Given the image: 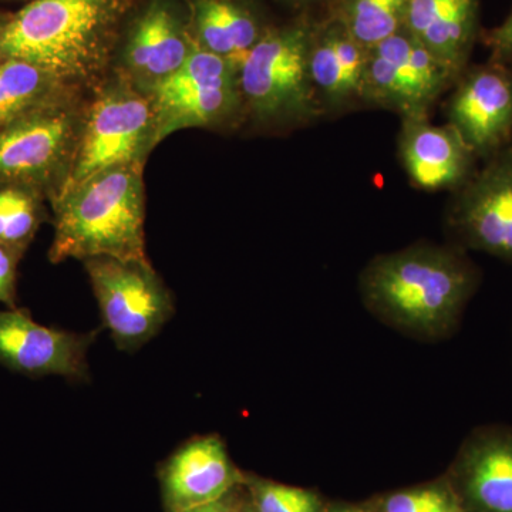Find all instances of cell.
Returning a JSON list of instances; mask_svg holds the SVG:
<instances>
[{"label":"cell","instance_id":"cb8c5ba5","mask_svg":"<svg viewBox=\"0 0 512 512\" xmlns=\"http://www.w3.org/2000/svg\"><path fill=\"white\" fill-rule=\"evenodd\" d=\"M244 488L255 512H323L325 503L315 491L245 474Z\"/></svg>","mask_w":512,"mask_h":512},{"label":"cell","instance_id":"ac0fdd59","mask_svg":"<svg viewBox=\"0 0 512 512\" xmlns=\"http://www.w3.org/2000/svg\"><path fill=\"white\" fill-rule=\"evenodd\" d=\"M480 0H407L404 29L457 77L468 67Z\"/></svg>","mask_w":512,"mask_h":512},{"label":"cell","instance_id":"d6986e66","mask_svg":"<svg viewBox=\"0 0 512 512\" xmlns=\"http://www.w3.org/2000/svg\"><path fill=\"white\" fill-rule=\"evenodd\" d=\"M195 45L241 64L265 36V25L251 0H188Z\"/></svg>","mask_w":512,"mask_h":512},{"label":"cell","instance_id":"484cf974","mask_svg":"<svg viewBox=\"0 0 512 512\" xmlns=\"http://www.w3.org/2000/svg\"><path fill=\"white\" fill-rule=\"evenodd\" d=\"M485 45L491 50L490 60L512 66V10L500 26L485 35Z\"/></svg>","mask_w":512,"mask_h":512},{"label":"cell","instance_id":"5bb4252c","mask_svg":"<svg viewBox=\"0 0 512 512\" xmlns=\"http://www.w3.org/2000/svg\"><path fill=\"white\" fill-rule=\"evenodd\" d=\"M167 512L214 503L244 485L245 474L232 463L217 434L194 437L167 458L158 473Z\"/></svg>","mask_w":512,"mask_h":512},{"label":"cell","instance_id":"52a82bcc","mask_svg":"<svg viewBox=\"0 0 512 512\" xmlns=\"http://www.w3.org/2000/svg\"><path fill=\"white\" fill-rule=\"evenodd\" d=\"M144 92L156 111L157 146L175 131L225 126L244 114L238 64L200 47Z\"/></svg>","mask_w":512,"mask_h":512},{"label":"cell","instance_id":"5b68a950","mask_svg":"<svg viewBox=\"0 0 512 512\" xmlns=\"http://www.w3.org/2000/svg\"><path fill=\"white\" fill-rule=\"evenodd\" d=\"M156 137V111L150 96L111 72L87 101L72 171L62 192L107 168L146 163L157 147Z\"/></svg>","mask_w":512,"mask_h":512},{"label":"cell","instance_id":"4fadbf2b","mask_svg":"<svg viewBox=\"0 0 512 512\" xmlns=\"http://www.w3.org/2000/svg\"><path fill=\"white\" fill-rule=\"evenodd\" d=\"M97 332L73 333L46 328L25 309L0 311V363L28 377H89L87 350Z\"/></svg>","mask_w":512,"mask_h":512},{"label":"cell","instance_id":"e0dca14e","mask_svg":"<svg viewBox=\"0 0 512 512\" xmlns=\"http://www.w3.org/2000/svg\"><path fill=\"white\" fill-rule=\"evenodd\" d=\"M369 50L333 18L313 26L309 74L325 113H342L363 103Z\"/></svg>","mask_w":512,"mask_h":512},{"label":"cell","instance_id":"7a4b0ae2","mask_svg":"<svg viewBox=\"0 0 512 512\" xmlns=\"http://www.w3.org/2000/svg\"><path fill=\"white\" fill-rule=\"evenodd\" d=\"M478 282L480 272L460 249L420 244L373 259L360 291L367 309L387 325L443 339L456 330Z\"/></svg>","mask_w":512,"mask_h":512},{"label":"cell","instance_id":"ba28073f","mask_svg":"<svg viewBox=\"0 0 512 512\" xmlns=\"http://www.w3.org/2000/svg\"><path fill=\"white\" fill-rule=\"evenodd\" d=\"M101 318L117 348L134 352L174 315L171 292L150 262L90 258L84 261Z\"/></svg>","mask_w":512,"mask_h":512},{"label":"cell","instance_id":"4316f807","mask_svg":"<svg viewBox=\"0 0 512 512\" xmlns=\"http://www.w3.org/2000/svg\"><path fill=\"white\" fill-rule=\"evenodd\" d=\"M244 488V485L241 487L235 488L234 491H231L228 495H225L221 500L214 501V503L201 505V507L191 508V510L183 511V512H237L239 504H241L242 495L241 490Z\"/></svg>","mask_w":512,"mask_h":512},{"label":"cell","instance_id":"6da1fadb","mask_svg":"<svg viewBox=\"0 0 512 512\" xmlns=\"http://www.w3.org/2000/svg\"><path fill=\"white\" fill-rule=\"evenodd\" d=\"M138 0H32L10 15L5 59L35 64L60 82L94 90L113 70Z\"/></svg>","mask_w":512,"mask_h":512},{"label":"cell","instance_id":"9a60e30c","mask_svg":"<svg viewBox=\"0 0 512 512\" xmlns=\"http://www.w3.org/2000/svg\"><path fill=\"white\" fill-rule=\"evenodd\" d=\"M448 480L466 512H512V427L474 430Z\"/></svg>","mask_w":512,"mask_h":512},{"label":"cell","instance_id":"2e32d148","mask_svg":"<svg viewBox=\"0 0 512 512\" xmlns=\"http://www.w3.org/2000/svg\"><path fill=\"white\" fill-rule=\"evenodd\" d=\"M400 160L421 190H458L476 171V154L450 124L434 126L429 116L403 117Z\"/></svg>","mask_w":512,"mask_h":512},{"label":"cell","instance_id":"9c48e42d","mask_svg":"<svg viewBox=\"0 0 512 512\" xmlns=\"http://www.w3.org/2000/svg\"><path fill=\"white\" fill-rule=\"evenodd\" d=\"M458 77L406 29L369 50L363 103L400 117L429 116Z\"/></svg>","mask_w":512,"mask_h":512},{"label":"cell","instance_id":"3957f363","mask_svg":"<svg viewBox=\"0 0 512 512\" xmlns=\"http://www.w3.org/2000/svg\"><path fill=\"white\" fill-rule=\"evenodd\" d=\"M144 164L107 168L67 188L50 202L55 238L52 264L90 258L148 261L146 254V188Z\"/></svg>","mask_w":512,"mask_h":512},{"label":"cell","instance_id":"f1b7e54d","mask_svg":"<svg viewBox=\"0 0 512 512\" xmlns=\"http://www.w3.org/2000/svg\"><path fill=\"white\" fill-rule=\"evenodd\" d=\"M10 19V13L0 12V62L5 60V55H3V37H5L6 26H8Z\"/></svg>","mask_w":512,"mask_h":512},{"label":"cell","instance_id":"44dd1931","mask_svg":"<svg viewBox=\"0 0 512 512\" xmlns=\"http://www.w3.org/2000/svg\"><path fill=\"white\" fill-rule=\"evenodd\" d=\"M47 198L22 184L0 185V245L26 254L43 222L49 220Z\"/></svg>","mask_w":512,"mask_h":512},{"label":"cell","instance_id":"30bf717a","mask_svg":"<svg viewBox=\"0 0 512 512\" xmlns=\"http://www.w3.org/2000/svg\"><path fill=\"white\" fill-rule=\"evenodd\" d=\"M195 49L188 0H138L111 72L147 90L177 72Z\"/></svg>","mask_w":512,"mask_h":512},{"label":"cell","instance_id":"8992f818","mask_svg":"<svg viewBox=\"0 0 512 512\" xmlns=\"http://www.w3.org/2000/svg\"><path fill=\"white\" fill-rule=\"evenodd\" d=\"M87 101L72 93L0 128V185L22 184L52 202L72 171Z\"/></svg>","mask_w":512,"mask_h":512},{"label":"cell","instance_id":"8fae6325","mask_svg":"<svg viewBox=\"0 0 512 512\" xmlns=\"http://www.w3.org/2000/svg\"><path fill=\"white\" fill-rule=\"evenodd\" d=\"M456 190L448 227L461 247L512 264V143Z\"/></svg>","mask_w":512,"mask_h":512},{"label":"cell","instance_id":"603a6c76","mask_svg":"<svg viewBox=\"0 0 512 512\" xmlns=\"http://www.w3.org/2000/svg\"><path fill=\"white\" fill-rule=\"evenodd\" d=\"M373 503L379 512H466L448 478L394 491Z\"/></svg>","mask_w":512,"mask_h":512},{"label":"cell","instance_id":"7c38bea8","mask_svg":"<svg viewBox=\"0 0 512 512\" xmlns=\"http://www.w3.org/2000/svg\"><path fill=\"white\" fill-rule=\"evenodd\" d=\"M512 66L490 60L467 67L447 103L448 123L477 158L512 143Z\"/></svg>","mask_w":512,"mask_h":512},{"label":"cell","instance_id":"83f0119b","mask_svg":"<svg viewBox=\"0 0 512 512\" xmlns=\"http://www.w3.org/2000/svg\"><path fill=\"white\" fill-rule=\"evenodd\" d=\"M323 512H379L375 503L326 505Z\"/></svg>","mask_w":512,"mask_h":512},{"label":"cell","instance_id":"ffe728a7","mask_svg":"<svg viewBox=\"0 0 512 512\" xmlns=\"http://www.w3.org/2000/svg\"><path fill=\"white\" fill-rule=\"evenodd\" d=\"M72 93H83L35 64L19 59L0 62V128L29 111Z\"/></svg>","mask_w":512,"mask_h":512},{"label":"cell","instance_id":"7402d4cb","mask_svg":"<svg viewBox=\"0 0 512 512\" xmlns=\"http://www.w3.org/2000/svg\"><path fill=\"white\" fill-rule=\"evenodd\" d=\"M407 0H338L332 18L370 50L404 28Z\"/></svg>","mask_w":512,"mask_h":512},{"label":"cell","instance_id":"d4e9b609","mask_svg":"<svg viewBox=\"0 0 512 512\" xmlns=\"http://www.w3.org/2000/svg\"><path fill=\"white\" fill-rule=\"evenodd\" d=\"M23 256L0 245V303L16 309L18 298V266Z\"/></svg>","mask_w":512,"mask_h":512},{"label":"cell","instance_id":"277c9868","mask_svg":"<svg viewBox=\"0 0 512 512\" xmlns=\"http://www.w3.org/2000/svg\"><path fill=\"white\" fill-rule=\"evenodd\" d=\"M313 23L269 28L239 64L244 114L262 127L308 124L325 113L309 74Z\"/></svg>","mask_w":512,"mask_h":512},{"label":"cell","instance_id":"4dcf8cb0","mask_svg":"<svg viewBox=\"0 0 512 512\" xmlns=\"http://www.w3.org/2000/svg\"><path fill=\"white\" fill-rule=\"evenodd\" d=\"M285 2L292 3V5L301 6L309 5V3L318 2V0H285Z\"/></svg>","mask_w":512,"mask_h":512},{"label":"cell","instance_id":"f546056e","mask_svg":"<svg viewBox=\"0 0 512 512\" xmlns=\"http://www.w3.org/2000/svg\"><path fill=\"white\" fill-rule=\"evenodd\" d=\"M237 512H255L248 497H242V501L241 504H239Z\"/></svg>","mask_w":512,"mask_h":512}]
</instances>
